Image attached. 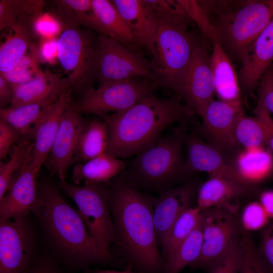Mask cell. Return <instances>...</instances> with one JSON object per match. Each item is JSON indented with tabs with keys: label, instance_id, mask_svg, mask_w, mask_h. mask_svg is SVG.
Segmentation results:
<instances>
[{
	"label": "cell",
	"instance_id": "15",
	"mask_svg": "<svg viewBox=\"0 0 273 273\" xmlns=\"http://www.w3.org/2000/svg\"><path fill=\"white\" fill-rule=\"evenodd\" d=\"M81 113L73 103L65 112L44 164L50 174L59 181L66 180L73 158L80 133L85 124Z\"/></svg>",
	"mask_w": 273,
	"mask_h": 273
},
{
	"label": "cell",
	"instance_id": "6",
	"mask_svg": "<svg viewBox=\"0 0 273 273\" xmlns=\"http://www.w3.org/2000/svg\"><path fill=\"white\" fill-rule=\"evenodd\" d=\"M59 188L76 204L88 232L102 255L111 265L116 264L117 257L110 246L116 241V235L109 207V191L106 183L71 184L59 181Z\"/></svg>",
	"mask_w": 273,
	"mask_h": 273
},
{
	"label": "cell",
	"instance_id": "17",
	"mask_svg": "<svg viewBox=\"0 0 273 273\" xmlns=\"http://www.w3.org/2000/svg\"><path fill=\"white\" fill-rule=\"evenodd\" d=\"M187 157L185 162V175L193 171H203L210 175L219 176L251 190L238 171L235 164L225 155L194 135L185 138Z\"/></svg>",
	"mask_w": 273,
	"mask_h": 273
},
{
	"label": "cell",
	"instance_id": "39",
	"mask_svg": "<svg viewBox=\"0 0 273 273\" xmlns=\"http://www.w3.org/2000/svg\"><path fill=\"white\" fill-rule=\"evenodd\" d=\"M239 273H271L260 257L249 232L243 231Z\"/></svg>",
	"mask_w": 273,
	"mask_h": 273
},
{
	"label": "cell",
	"instance_id": "51",
	"mask_svg": "<svg viewBox=\"0 0 273 273\" xmlns=\"http://www.w3.org/2000/svg\"><path fill=\"white\" fill-rule=\"evenodd\" d=\"M94 273H136L130 264H128L127 267L123 270L117 271L109 269H102L96 268Z\"/></svg>",
	"mask_w": 273,
	"mask_h": 273
},
{
	"label": "cell",
	"instance_id": "21",
	"mask_svg": "<svg viewBox=\"0 0 273 273\" xmlns=\"http://www.w3.org/2000/svg\"><path fill=\"white\" fill-rule=\"evenodd\" d=\"M70 88H71V84L67 77H63L59 73L41 70L30 81L14 87L10 107L33 103L51 105L63 92Z\"/></svg>",
	"mask_w": 273,
	"mask_h": 273
},
{
	"label": "cell",
	"instance_id": "34",
	"mask_svg": "<svg viewBox=\"0 0 273 273\" xmlns=\"http://www.w3.org/2000/svg\"><path fill=\"white\" fill-rule=\"evenodd\" d=\"M29 138L24 137L10 151V157L0 163V202L7 193L11 185L26 162L32 146Z\"/></svg>",
	"mask_w": 273,
	"mask_h": 273
},
{
	"label": "cell",
	"instance_id": "31",
	"mask_svg": "<svg viewBox=\"0 0 273 273\" xmlns=\"http://www.w3.org/2000/svg\"><path fill=\"white\" fill-rule=\"evenodd\" d=\"M58 17L64 27L82 26L93 29L99 35L100 26L93 8L92 0H57Z\"/></svg>",
	"mask_w": 273,
	"mask_h": 273
},
{
	"label": "cell",
	"instance_id": "16",
	"mask_svg": "<svg viewBox=\"0 0 273 273\" xmlns=\"http://www.w3.org/2000/svg\"><path fill=\"white\" fill-rule=\"evenodd\" d=\"M196 193L195 185L186 183L162 192L154 202L153 220L157 242L165 252L171 230L180 215L191 207Z\"/></svg>",
	"mask_w": 273,
	"mask_h": 273
},
{
	"label": "cell",
	"instance_id": "5",
	"mask_svg": "<svg viewBox=\"0 0 273 273\" xmlns=\"http://www.w3.org/2000/svg\"><path fill=\"white\" fill-rule=\"evenodd\" d=\"M190 22L160 24L149 61L153 82L178 96L197 41L188 31Z\"/></svg>",
	"mask_w": 273,
	"mask_h": 273
},
{
	"label": "cell",
	"instance_id": "1",
	"mask_svg": "<svg viewBox=\"0 0 273 273\" xmlns=\"http://www.w3.org/2000/svg\"><path fill=\"white\" fill-rule=\"evenodd\" d=\"M31 214L46 252L65 270L94 273V265H111L102 255L78 211L49 180L38 185Z\"/></svg>",
	"mask_w": 273,
	"mask_h": 273
},
{
	"label": "cell",
	"instance_id": "50",
	"mask_svg": "<svg viewBox=\"0 0 273 273\" xmlns=\"http://www.w3.org/2000/svg\"><path fill=\"white\" fill-rule=\"evenodd\" d=\"M269 218H273V190L262 192L259 195V201Z\"/></svg>",
	"mask_w": 273,
	"mask_h": 273
},
{
	"label": "cell",
	"instance_id": "24",
	"mask_svg": "<svg viewBox=\"0 0 273 273\" xmlns=\"http://www.w3.org/2000/svg\"><path fill=\"white\" fill-rule=\"evenodd\" d=\"M35 18L21 15L10 29V33L0 46V74L10 71L25 56L35 36L33 24Z\"/></svg>",
	"mask_w": 273,
	"mask_h": 273
},
{
	"label": "cell",
	"instance_id": "22",
	"mask_svg": "<svg viewBox=\"0 0 273 273\" xmlns=\"http://www.w3.org/2000/svg\"><path fill=\"white\" fill-rule=\"evenodd\" d=\"M139 47L152 53L158 22L145 0H113Z\"/></svg>",
	"mask_w": 273,
	"mask_h": 273
},
{
	"label": "cell",
	"instance_id": "43",
	"mask_svg": "<svg viewBox=\"0 0 273 273\" xmlns=\"http://www.w3.org/2000/svg\"><path fill=\"white\" fill-rule=\"evenodd\" d=\"M241 260V240L211 266L208 273H239Z\"/></svg>",
	"mask_w": 273,
	"mask_h": 273
},
{
	"label": "cell",
	"instance_id": "49",
	"mask_svg": "<svg viewBox=\"0 0 273 273\" xmlns=\"http://www.w3.org/2000/svg\"><path fill=\"white\" fill-rule=\"evenodd\" d=\"M14 93V87L2 75H0V105L1 108L11 105Z\"/></svg>",
	"mask_w": 273,
	"mask_h": 273
},
{
	"label": "cell",
	"instance_id": "4",
	"mask_svg": "<svg viewBox=\"0 0 273 273\" xmlns=\"http://www.w3.org/2000/svg\"><path fill=\"white\" fill-rule=\"evenodd\" d=\"M185 137L178 129L160 137L137 154L124 170L138 189L160 193L185 175L183 148Z\"/></svg>",
	"mask_w": 273,
	"mask_h": 273
},
{
	"label": "cell",
	"instance_id": "14",
	"mask_svg": "<svg viewBox=\"0 0 273 273\" xmlns=\"http://www.w3.org/2000/svg\"><path fill=\"white\" fill-rule=\"evenodd\" d=\"M215 94L210 55L206 48L197 41L177 97L183 99L190 108L201 116L205 107L214 99Z\"/></svg>",
	"mask_w": 273,
	"mask_h": 273
},
{
	"label": "cell",
	"instance_id": "37",
	"mask_svg": "<svg viewBox=\"0 0 273 273\" xmlns=\"http://www.w3.org/2000/svg\"><path fill=\"white\" fill-rule=\"evenodd\" d=\"M37 44L32 43L25 56L10 71L2 75L13 87L30 81L40 72Z\"/></svg>",
	"mask_w": 273,
	"mask_h": 273
},
{
	"label": "cell",
	"instance_id": "45",
	"mask_svg": "<svg viewBox=\"0 0 273 273\" xmlns=\"http://www.w3.org/2000/svg\"><path fill=\"white\" fill-rule=\"evenodd\" d=\"M258 252L271 273H273V222H269L261 232Z\"/></svg>",
	"mask_w": 273,
	"mask_h": 273
},
{
	"label": "cell",
	"instance_id": "7",
	"mask_svg": "<svg viewBox=\"0 0 273 273\" xmlns=\"http://www.w3.org/2000/svg\"><path fill=\"white\" fill-rule=\"evenodd\" d=\"M217 14L213 24L219 43L240 59L273 18V0L246 1L234 11Z\"/></svg>",
	"mask_w": 273,
	"mask_h": 273
},
{
	"label": "cell",
	"instance_id": "8",
	"mask_svg": "<svg viewBox=\"0 0 273 273\" xmlns=\"http://www.w3.org/2000/svg\"><path fill=\"white\" fill-rule=\"evenodd\" d=\"M30 214L0 218V273H28L39 255V231Z\"/></svg>",
	"mask_w": 273,
	"mask_h": 273
},
{
	"label": "cell",
	"instance_id": "13",
	"mask_svg": "<svg viewBox=\"0 0 273 273\" xmlns=\"http://www.w3.org/2000/svg\"><path fill=\"white\" fill-rule=\"evenodd\" d=\"M244 114L242 102H228L213 99L205 107L201 117L200 131L208 144L226 157L236 150L238 143L235 129L240 117Z\"/></svg>",
	"mask_w": 273,
	"mask_h": 273
},
{
	"label": "cell",
	"instance_id": "28",
	"mask_svg": "<svg viewBox=\"0 0 273 273\" xmlns=\"http://www.w3.org/2000/svg\"><path fill=\"white\" fill-rule=\"evenodd\" d=\"M92 3L101 28L100 35L110 37L138 52L139 47L134 36L111 1L92 0Z\"/></svg>",
	"mask_w": 273,
	"mask_h": 273
},
{
	"label": "cell",
	"instance_id": "23",
	"mask_svg": "<svg viewBox=\"0 0 273 273\" xmlns=\"http://www.w3.org/2000/svg\"><path fill=\"white\" fill-rule=\"evenodd\" d=\"M250 190L225 178L210 175L198 191L197 205L201 211L214 207H223L237 215L236 202L246 196Z\"/></svg>",
	"mask_w": 273,
	"mask_h": 273
},
{
	"label": "cell",
	"instance_id": "47",
	"mask_svg": "<svg viewBox=\"0 0 273 273\" xmlns=\"http://www.w3.org/2000/svg\"><path fill=\"white\" fill-rule=\"evenodd\" d=\"M28 273H66L46 252H40Z\"/></svg>",
	"mask_w": 273,
	"mask_h": 273
},
{
	"label": "cell",
	"instance_id": "3",
	"mask_svg": "<svg viewBox=\"0 0 273 273\" xmlns=\"http://www.w3.org/2000/svg\"><path fill=\"white\" fill-rule=\"evenodd\" d=\"M195 113L178 97L149 94L124 111L102 117L108 129L107 153L118 158L136 155L158 140L167 127Z\"/></svg>",
	"mask_w": 273,
	"mask_h": 273
},
{
	"label": "cell",
	"instance_id": "44",
	"mask_svg": "<svg viewBox=\"0 0 273 273\" xmlns=\"http://www.w3.org/2000/svg\"><path fill=\"white\" fill-rule=\"evenodd\" d=\"M258 101L270 114H273V63L260 77L258 85Z\"/></svg>",
	"mask_w": 273,
	"mask_h": 273
},
{
	"label": "cell",
	"instance_id": "29",
	"mask_svg": "<svg viewBox=\"0 0 273 273\" xmlns=\"http://www.w3.org/2000/svg\"><path fill=\"white\" fill-rule=\"evenodd\" d=\"M108 145L106 122L97 119L86 121L78 138L73 164L83 163L107 153Z\"/></svg>",
	"mask_w": 273,
	"mask_h": 273
},
{
	"label": "cell",
	"instance_id": "36",
	"mask_svg": "<svg viewBox=\"0 0 273 273\" xmlns=\"http://www.w3.org/2000/svg\"><path fill=\"white\" fill-rule=\"evenodd\" d=\"M201 210L197 206L191 207L180 215L170 233L165 252L162 256L163 262L197 227L201 221Z\"/></svg>",
	"mask_w": 273,
	"mask_h": 273
},
{
	"label": "cell",
	"instance_id": "20",
	"mask_svg": "<svg viewBox=\"0 0 273 273\" xmlns=\"http://www.w3.org/2000/svg\"><path fill=\"white\" fill-rule=\"evenodd\" d=\"M240 80L244 90L251 93L259 79L273 63V18L240 58Z\"/></svg>",
	"mask_w": 273,
	"mask_h": 273
},
{
	"label": "cell",
	"instance_id": "2",
	"mask_svg": "<svg viewBox=\"0 0 273 273\" xmlns=\"http://www.w3.org/2000/svg\"><path fill=\"white\" fill-rule=\"evenodd\" d=\"M106 184L117 238L116 254L136 273H162L153 220L155 198L141 192L124 171Z\"/></svg>",
	"mask_w": 273,
	"mask_h": 273
},
{
	"label": "cell",
	"instance_id": "46",
	"mask_svg": "<svg viewBox=\"0 0 273 273\" xmlns=\"http://www.w3.org/2000/svg\"><path fill=\"white\" fill-rule=\"evenodd\" d=\"M23 136L15 128L8 122L0 119V159L6 158L12 147Z\"/></svg>",
	"mask_w": 273,
	"mask_h": 273
},
{
	"label": "cell",
	"instance_id": "52",
	"mask_svg": "<svg viewBox=\"0 0 273 273\" xmlns=\"http://www.w3.org/2000/svg\"><path fill=\"white\" fill-rule=\"evenodd\" d=\"M269 151L273 157V136L270 139L267 144Z\"/></svg>",
	"mask_w": 273,
	"mask_h": 273
},
{
	"label": "cell",
	"instance_id": "33",
	"mask_svg": "<svg viewBox=\"0 0 273 273\" xmlns=\"http://www.w3.org/2000/svg\"><path fill=\"white\" fill-rule=\"evenodd\" d=\"M203 244L201 221L176 250L163 261L162 273H179L200 257Z\"/></svg>",
	"mask_w": 273,
	"mask_h": 273
},
{
	"label": "cell",
	"instance_id": "42",
	"mask_svg": "<svg viewBox=\"0 0 273 273\" xmlns=\"http://www.w3.org/2000/svg\"><path fill=\"white\" fill-rule=\"evenodd\" d=\"M33 28L35 36L46 40L57 39L64 27L58 17L43 12L34 20Z\"/></svg>",
	"mask_w": 273,
	"mask_h": 273
},
{
	"label": "cell",
	"instance_id": "40",
	"mask_svg": "<svg viewBox=\"0 0 273 273\" xmlns=\"http://www.w3.org/2000/svg\"><path fill=\"white\" fill-rule=\"evenodd\" d=\"M177 1L192 21L197 24L203 35L213 43H219L217 30L198 1Z\"/></svg>",
	"mask_w": 273,
	"mask_h": 273
},
{
	"label": "cell",
	"instance_id": "26",
	"mask_svg": "<svg viewBox=\"0 0 273 273\" xmlns=\"http://www.w3.org/2000/svg\"><path fill=\"white\" fill-rule=\"evenodd\" d=\"M210 64L215 94L219 99L228 102H242L235 68L226 52L218 43H213Z\"/></svg>",
	"mask_w": 273,
	"mask_h": 273
},
{
	"label": "cell",
	"instance_id": "48",
	"mask_svg": "<svg viewBox=\"0 0 273 273\" xmlns=\"http://www.w3.org/2000/svg\"><path fill=\"white\" fill-rule=\"evenodd\" d=\"M37 49L40 63L53 65L59 62L57 39L39 40Z\"/></svg>",
	"mask_w": 273,
	"mask_h": 273
},
{
	"label": "cell",
	"instance_id": "27",
	"mask_svg": "<svg viewBox=\"0 0 273 273\" xmlns=\"http://www.w3.org/2000/svg\"><path fill=\"white\" fill-rule=\"evenodd\" d=\"M126 167L124 161L105 153L75 164L72 170V182L77 185L106 183L123 171Z\"/></svg>",
	"mask_w": 273,
	"mask_h": 273
},
{
	"label": "cell",
	"instance_id": "41",
	"mask_svg": "<svg viewBox=\"0 0 273 273\" xmlns=\"http://www.w3.org/2000/svg\"><path fill=\"white\" fill-rule=\"evenodd\" d=\"M269 217L259 202H252L242 210L239 220L243 231L248 232L262 230L269 223Z\"/></svg>",
	"mask_w": 273,
	"mask_h": 273
},
{
	"label": "cell",
	"instance_id": "11",
	"mask_svg": "<svg viewBox=\"0 0 273 273\" xmlns=\"http://www.w3.org/2000/svg\"><path fill=\"white\" fill-rule=\"evenodd\" d=\"M157 86L145 78H133L109 82L97 88H90L73 103L81 113L101 117L110 112L124 111L153 93Z\"/></svg>",
	"mask_w": 273,
	"mask_h": 273
},
{
	"label": "cell",
	"instance_id": "9",
	"mask_svg": "<svg viewBox=\"0 0 273 273\" xmlns=\"http://www.w3.org/2000/svg\"><path fill=\"white\" fill-rule=\"evenodd\" d=\"M58 60L71 88L86 89L97 78L99 40L80 27H64L57 38Z\"/></svg>",
	"mask_w": 273,
	"mask_h": 273
},
{
	"label": "cell",
	"instance_id": "12",
	"mask_svg": "<svg viewBox=\"0 0 273 273\" xmlns=\"http://www.w3.org/2000/svg\"><path fill=\"white\" fill-rule=\"evenodd\" d=\"M98 40L97 78L100 85L139 77L153 82L149 61L142 55L103 35H99Z\"/></svg>",
	"mask_w": 273,
	"mask_h": 273
},
{
	"label": "cell",
	"instance_id": "10",
	"mask_svg": "<svg viewBox=\"0 0 273 273\" xmlns=\"http://www.w3.org/2000/svg\"><path fill=\"white\" fill-rule=\"evenodd\" d=\"M203 244L199 258L191 267L207 271L242 238L243 230L237 215L223 207L201 211Z\"/></svg>",
	"mask_w": 273,
	"mask_h": 273
},
{
	"label": "cell",
	"instance_id": "38",
	"mask_svg": "<svg viewBox=\"0 0 273 273\" xmlns=\"http://www.w3.org/2000/svg\"><path fill=\"white\" fill-rule=\"evenodd\" d=\"M160 24H175L192 22L178 1L145 0Z\"/></svg>",
	"mask_w": 273,
	"mask_h": 273
},
{
	"label": "cell",
	"instance_id": "18",
	"mask_svg": "<svg viewBox=\"0 0 273 273\" xmlns=\"http://www.w3.org/2000/svg\"><path fill=\"white\" fill-rule=\"evenodd\" d=\"M30 154L0 202V218L26 216L31 213L38 195L39 171L30 163Z\"/></svg>",
	"mask_w": 273,
	"mask_h": 273
},
{
	"label": "cell",
	"instance_id": "25",
	"mask_svg": "<svg viewBox=\"0 0 273 273\" xmlns=\"http://www.w3.org/2000/svg\"><path fill=\"white\" fill-rule=\"evenodd\" d=\"M254 117L242 115L235 129V138L245 149L262 147L273 136V119L263 105L258 101Z\"/></svg>",
	"mask_w": 273,
	"mask_h": 273
},
{
	"label": "cell",
	"instance_id": "19",
	"mask_svg": "<svg viewBox=\"0 0 273 273\" xmlns=\"http://www.w3.org/2000/svg\"><path fill=\"white\" fill-rule=\"evenodd\" d=\"M72 103L70 88L61 94L36 126L29 162L37 170L40 171L47 160L63 115Z\"/></svg>",
	"mask_w": 273,
	"mask_h": 273
},
{
	"label": "cell",
	"instance_id": "30",
	"mask_svg": "<svg viewBox=\"0 0 273 273\" xmlns=\"http://www.w3.org/2000/svg\"><path fill=\"white\" fill-rule=\"evenodd\" d=\"M235 166L241 176L252 186L266 177L273 169V157L263 147L245 149L237 158Z\"/></svg>",
	"mask_w": 273,
	"mask_h": 273
},
{
	"label": "cell",
	"instance_id": "35",
	"mask_svg": "<svg viewBox=\"0 0 273 273\" xmlns=\"http://www.w3.org/2000/svg\"><path fill=\"white\" fill-rule=\"evenodd\" d=\"M42 0H1L0 30L11 28L23 14L36 18L43 12Z\"/></svg>",
	"mask_w": 273,
	"mask_h": 273
},
{
	"label": "cell",
	"instance_id": "32",
	"mask_svg": "<svg viewBox=\"0 0 273 273\" xmlns=\"http://www.w3.org/2000/svg\"><path fill=\"white\" fill-rule=\"evenodd\" d=\"M51 105L33 103L1 108L0 117L17 129L24 137L33 138L36 126Z\"/></svg>",
	"mask_w": 273,
	"mask_h": 273
}]
</instances>
